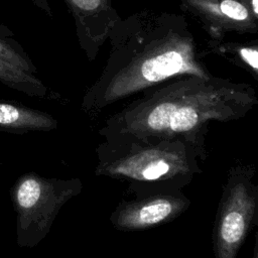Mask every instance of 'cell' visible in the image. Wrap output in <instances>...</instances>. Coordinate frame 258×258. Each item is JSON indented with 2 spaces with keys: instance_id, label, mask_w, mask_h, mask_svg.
<instances>
[{
  "instance_id": "5",
  "label": "cell",
  "mask_w": 258,
  "mask_h": 258,
  "mask_svg": "<svg viewBox=\"0 0 258 258\" xmlns=\"http://www.w3.org/2000/svg\"><path fill=\"white\" fill-rule=\"evenodd\" d=\"M257 168L236 162L226 173L218 204L212 243L215 258H237L258 218Z\"/></svg>"
},
{
  "instance_id": "3",
  "label": "cell",
  "mask_w": 258,
  "mask_h": 258,
  "mask_svg": "<svg viewBox=\"0 0 258 258\" xmlns=\"http://www.w3.org/2000/svg\"><path fill=\"white\" fill-rule=\"evenodd\" d=\"M95 153V175L127 184L134 197L182 190L203 172L198 152L180 139H103Z\"/></svg>"
},
{
  "instance_id": "4",
  "label": "cell",
  "mask_w": 258,
  "mask_h": 258,
  "mask_svg": "<svg viewBox=\"0 0 258 258\" xmlns=\"http://www.w3.org/2000/svg\"><path fill=\"white\" fill-rule=\"evenodd\" d=\"M84 188L79 177H44L36 172L19 176L10 188L16 214V241L21 248L37 246L50 232L62 207Z\"/></svg>"
},
{
  "instance_id": "8",
  "label": "cell",
  "mask_w": 258,
  "mask_h": 258,
  "mask_svg": "<svg viewBox=\"0 0 258 258\" xmlns=\"http://www.w3.org/2000/svg\"><path fill=\"white\" fill-rule=\"evenodd\" d=\"M57 126V120L48 113L19 104L0 102V131L13 134L49 132Z\"/></svg>"
},
{
  "instance_id": "7",
  "label": "cell",
  "mask_w": 258,
  "mask_h": 258,
  "mask_svg": "<svg viewBox=\"0 0 258 258\" xmlns=\"http://www.w3.org/2000/svg\"><path fill=\"white\" fill-rule=\"evenodd\" d=\"M190 206L182 190L160 191L131 200H122L109 217L110 224L121 232H139L168 224Z\"/></svg>"
},
{
  "instance_id": "11",
  "label": "cell",
  "mask_w": 258,
  "mask_h": 258,
  "mask_svg": "<svg viewBox=\"0 0 258 258\" xmlns=\"http://www.w3.org/2000/svg\"><path fill=\"white\" fill-rule=\"evenodd\" d=\"M0 58L21 69L24 72L33 74V66L18 50L13 48L9 43L0 38Z\"/></svg>"
},
{
  "instance_id": "9",
  "label": "cell",
  "mask_w": 258,
  "mask_h": 258,
  "mask_svg": "<svg viewBox=\"0 0 258 258\" xmlns=\"http://www.w3.org/2000/svg\"><path fill=\"white\" fill-rule=\"evenodd\" d=\"M206 54H215L225 58L233 66L244 70L258 80V40L248 41H226V40H212L207 43L204 50Z\"/></svg>"
},
{
  "instance_id": "6",
  "label": "cell",
  "mask_w": 258,
  "mask_h": 258,
  "mask_svg": "<svg viewBox=\"0 0 258 258\" xmlns=\"http://www.w3.org/2000/svg\"><path fill=\"white\" fill-rule=\"evenodd\" d=\"M258 0H179V9L195 19L212 40L228 33L258 32Z\"/></svg>"
},
{
  "instance_id": "10",
  "label": "cell",
  "mask_w": 258,
  "mask_h": 258,
  "mask_svg": "<svg viewBox=\"0 0 258 258\" xmlns=\"http://www.w3.org/2000/svg\"><path fill=\"white\" fill-rule=\"evenodd\" d=\"M0 81L30 96L45 98L48 95L47 87L40 80L35 78L33 74L24 72L1 58Z\"/></svg>"
},
{
  "instance_id": "12",
  "label": "cell",
  "mask_w": 258,
  "mask_h": 258,
  "mask_svg": "<svg viewBox=\"0 0 258 258\" xmlns=\"http://www.w3.org/2000/svg\"><path fill=\"white\" fill-rule=\"evenodd\" d=\"M252 258H258V235L255 234L254 239V248H253V255Z\"/></svg>"
},
{
  "instance_id": "1",
  "label": "cell",
  "mask_w": 258,
  "mask_h": 258,
  "mask_svg": "<svg viewBox=\"0 0 258 258\" xmlns=\"http://www.w3.org/2000/svg\"><path fill=\"white\" fill-rule=\"evenodd\" d=\"M108 40L105 66L81 102L89 117L173 77L213 76L184 15L143 8L121 17Z\"/></svg>"
},
{
  "instance_id": "2",
  "label": "cell",
  "mask_w": 258,
  "mask_h": 258,
  "mask_svg": "<svg viewBox=\"0 0 258 258\" xmlns=\"http://www.w3.org/2000/svg\"><path fill=\"white\" fill-rule=\"evenodd\" d=\"M257 104L256 91L247 83L180 75L143 91L139 98L109 116L98 133L106 140L180 139L205 161L210 122L242 119Z\"/></svg>"
}]
</instances>
